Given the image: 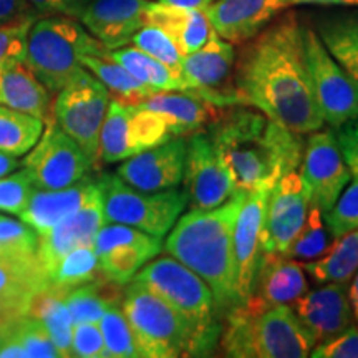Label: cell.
<instances>
[{
	"instance_id": "cell-43",
	"label": "cell",
	"mask_w": 358,
	"mask_h": 358,
	"mask_svg": "<svg viewBox=\"0 0 358 358\" xmlns=\"http://www.w3.org/2000/svg\"><path fill=\"white\" fill-rule=\"evenodd\" d=\"M38 234L20 219L0 217V256L32 257L37 254Z\"/></svg>"
},
{
	"instance_id": "cell-53",
	"label": "cell",
	"mask_w": 358,
	"mask_h": 358,
	"mask_svg": "<svg viewBox=\"0 0 358 358\" xmlns=\"http://www.w3.org/2000/svg\"><path fill=\"white\" fill-rule=\"evenodd\" d=\"M158 2L168 3L174 7H185V8H196V10H204L209 7L214 0H158Z\"/></svg>"
},
{
	"instance_id": "cell-39",
	"label": "cell",
	"mask_w": 358,
	"mask_h": 358,
	"mask_svg": "<svg viewBox=\"0 0 358 358\" xmlns=\"http://www.w3.org/2000/svg\"><path fill=\"white\" fill-rule=\"evenodd\" d=\"M105 342V353L110 358H134L140 357L133 330L128 324L127 315L120 303H113L106 308L98 322Z\"/></svg>"
},
{
	"instance_id": "cell-9",
	"label": "cell",
	"mask_w": 358,
	"mask_h": 358,
	"mask_svg": "<svg viewBox=\"0 0 358 358\" xmlns=\"http://www.w3.org/2000/svg\"><path fill=\"white\" fill-rule=\"evenodd\" d=\"M111 96L101 82L85 69L57 93L53 120L87 155L93 169L100 163V133Z\"/></svg>"
},
{
	"instance_id": "cell-10",
	"label": "cell",
	"mask_w": 358,
	"mask_h": 358,
	"mask_svg": "<svg viewBox=\"0 0 358 358\" xmlns=\"http://www.w3.org/2000/svg\"><path fill=\"white\" fill-rule=\"evenodd\" d=\"M313 95L324 123L332 128L358 120V82L330 55L313 27L302 24Z\"/></svg>"
},
{
	"instance_id": "cell-55",
	"label": "cell",
	"mask_w": 358,
	"mask_h": 358,
	"mask_svg": "<svg viewBox=\"0 0 358 358\" xmlns=\"http://www.w3.org/2000/svg\"><path fill=\"white\" fill-rule=\"evenodd\" d=\"M348 299H350L353 319H355V324L358 325V271L352 277L350 284H348Z\"/></svg>"
},
{
	"instance_id": "cell-28",
	"label": "cell",
	"mask_w": 358,
	"mask_h": 358,
	"mask_svg": "<svg viewBox=\"0 0 358 358\" xmlns=\"http://www.w3.org/2000/svg\"><path fill=\"white\" fill-rule=\"evenodd\" d=\"M108 55L118 62L120 65H123L134 78L140 80L150 90H153L155 93L181 92L187 93V95L203 98L199 90L191 82H187L182 77V73L171 70L168 65L161 64L159 60L148 55V53L136 48L134 45L133 47L124 45V47L115 48V50L108 52Z\"/></svg>"
},
{
	"instance_id": "cell-50",
	"label": "cell",
	"mask_w": 358,
	"mask_h": 358,
	"mask_svg": "<svg viewBox=\"0 0 358 358\" xmlns=\"http://www.w3.org/2000/svg\"><path fill=\"white\" fill-rule=\"evenodd\" d=\"M337 143L343 161L350 169L352 178H358V120L348 122L337 128Z\"/></svg>"
},
{
	"instance_id": "cell-24",
	"label": "cell",
	"mask_w": 358,
	"mask_h": 358,
	"mask_svg": "<svg viewBox=\"0 0 358 358\" xmlns=\"http://www.w3.org/2000/svg\"><path fill=\"white\" fill-rule=\"evenodd\" d=\"M47 287V275L37 254L32 257L0 256V312L12 317L27 315L34 295Z\"/></svg>"
},
{
	"instance_id": "cell-40",
	"label": "cell",
	"mask_w": 358,
	"mask_h": 358,
	"mask_svg": "<svg viewBox=\"0 0 358 358\" xmlns=\"http://www.w3.org/2000/svg\"><path fill=\"white\" fill-rule=\"evenodd\" d=\"M128 134L133 155L151 150L174 138L166 122L158 113L138 106H129Z\"/></svg>"
},
{
	"instance_id": "cell-27",
	"label": "cell",
	"mask_w": 358,
	"mask_h": 358,
	"mask_svg": "<svg viewBox=\"0 0 358 358\" xmlns=\"http://www.w3.org/2000/svg\"><path fill=\"white\" fill-rule=\"evenodd\" d=\"M0 105L32 115L45 124L53 122L50 92L25 64L0 70Z\"/></svg>"
},
{
	"instance_id": "cell-22",
	"label": "cell",
	"mask_w": 358,
	"mask_h": 358,
	"mask_svg": "<svg viewBox=\"0 0 358 358\" xmlns=\"http://www.w3.org/2000/svg\"><path fill=\"white\" fill-rule=\"evenodd\" d=\"M96 186L98 178L90 174L77 185L62 187V189H37L35 187L29 204L19 214V217L29 224L38 236H45L58 222L77 213Z\"/></svg>"
},
{
	"instance_id": "cell-25",
	"label": "cell",
	"mask_w": 358,
	"mask_h": 358,
	"mask_svg": "<svg viewBox=\"0 0 358 358\" xmlns=\"http://www.w3.org/2000/svg\"><path fill=\"white\" fill-rule=\"evenodd\" d=\"M308 290L302 264L284 254L264 252L259 259L254 292L264 302L290 303Z\"/></svg>"
},
{
	"instance_id": "cell-23",
	"label": "cell",
	"mask_w": 358,
	"mask_h": 358,
	"mask_svg": "<svg viewBox=\"0 0 358 358\" xmlns=\"http://www.w3.org/2000/svg\"><path fill=\"white\" fill-rule=\"evenodd\" d=\"M136 106L158 113L166 122L173 136L181 138L208 128L219 108L203 98L181 92L153 93Z\"/></svg>"
},
{
	"instance_id": "cell-5",
	"label": "cell",
	"mask_w": 358,
	"mask_h": 358,
	"mask_svg": "<svg viewBox=\"0 0 358 358\" xmlns=\"http://www.w3.org/2000/svg\"><path fill=\"white\" fill-rule=\"evenodd\" d=\"M108 48L82 22L48 15L34 22L27 37L25 65L50 93H58L85 70V55H105Z\"/></svg>"
},
{
	"instance_id": "cell-35",
	"label": "cell",
	"mask_w": 358,
	"mask_h": 358,
	"mask_svg": "<svg viewBox=\"0 0 358 358\" xmlns=\"http://www.w3.org/2000/svg\"><path fill=\"white\" fill-rule=\"evenodd\" d=\"M45 123L24 111L0 105V151L20 158L42 136Z\"/></svg>"
},
{
	"instance_id": "cell-29",
	"label": "cell",
	"mask_w": 358,
	"mask_h": 358,
	"mask_svg": "<svg viewBox=\"0 0 358 358\" xmlns=\"http://www.w3.org/2000/svg\"><path fill=\"white\" fill-rule=\"evenodd\" d=\"M313 29L330 55L358 82V10L319 15Z\"/></svg>"
},
{
	"instance_id": "cell-8",
	"label": "cell",
	"mask_w": 358,
	"mask_h": 358,
	"mask_svg": "<svg viewBox=\"0 0 358 358\" xmlns=\"http://www.w3.org/2000/svg\"><path fill=\"white\" fill-rule=\"evenodd\" d=\"M98 185L101 187L106 222L131 226L161 239L173 229L189 203L185 189L173 187L145 192L134 189L116 174H101L98 176Z\"/></svg>"
},
{
	"instance_id": "cell-49",
	"label": "cell",
	"mask_w": 358,
	"mask_h": 358,
	"mask_svg": "<svg viewBox=\"0 0 358 358\" xmlns=\"http://www.w3.org/2000/svg\"><path fill=\"white\" fill-rule=\"evenodd\" d=\"M27 2L38 17L64 15L78 20L92 0H27Z\"/></svg>"
},
{
	"instance_id": "cell-42",
	"label": "cell",
	"mask_w": 358,
	"mask_h": 358,
	"mask_svg": "<svg viewBox=\"0 0 358 358\" xmlns=\"http://www.w3.org/2000/svg\"><path fill=\"white\" fill-rule=\"evenodd\" d=\"M10 332L24 347L27 358H60V352L50 338L48 330L35 317H17Z\"/></svg>"
},
{
	"instance_id": "cell-4",
	"label": "cell",
	"mask_w": 358,
	"mask_h": 358,
	"mask_svg": "<svg viewBox=\"0 0 358 358\" xmlns=\"http://www.w3.org/2000/svg\"><path fill=\"white\" fill-rule=\"evenodd\" d=\"M219 347L234 358H306L317 345L289 303L264 302L257 295L224 315Z\"/></svg>"
},
{
	"instance_id": "cell-26",
	"label": "cell",
	"mask_w": 358,
	"mask_h": 358,
	"mask_svg": "<svg viewBox=\"0 0 358 358\" xmlns=\"http://www.w3.org/2000/svg\"><path fill=\"white\" fill-rule=\"evenodd\" d=\"M145 19L146 24L163 29L173 38L182 55L203 47L214 32L204 10L168 6L158 0L156 2L150 0Z\"/></svg>"
},
{
	"instance_id": "cell-37",
	"label": "cell",
	"mask_w": 358,
	"mask_h": 358,
	"mask_svg": "<svg viewBox=\"0 0 358 358\" xmlns=\"http://www.w3.org/2000/svg\"><path fill=\"white\" fill-rule=\"evenodd\" d=\"M128 123L129 106L111 100L100 133L101 164H115L133 156L129 146Z\"/></svg>"
},
{
	"instance_id": "cell-58",
	"label": "cell",
	"mask_w": 358,
	"mask_h": 358,
	"mask_svg": "<svg viewBox=\"0 0 358 358\" xmlns=\"http://www.w3.org/2000/svg\"><path fill=\"white\" fill-rule=\"evenodd\" d=\"M0 217H2V216H0Z\"/></svg>"
},
{
	"instance_id": "cell-12",
	"label": "cell",
	"mask_w": 358,
	"mask_h": 358,
	"mask_svg": "<svg viewBox=\"0 0 358 358\" xmlns=\"http://www.w3.org/2000/svg\"><path fill=\"white\" fill-rule=\"evenodd\" d=\"M299 174L312 208L322 213L329 211L352 179L332 129L320 128L310 133L303 148Z\"/></svg>"
},
{
	"instance_id": "cell-2",
	"label": "cell",
	"mask_w": 358,
	"mask_h": 358,
	"mask_svg": "<svg viewBox=\"0 0 358 358\" xmlns=\"http://www.w3.org/2000/svg\"><path fill=\"white\" fill-rule=\"evenodd\" d=\"M208 134L239 191L274 186L301 166L303 134L282 127L249 105L219 106Z\"/></svg>"
},
{
	"instance_id": "cell-38",
	"label": "cell",
	"mask_w": 358,
	"mask_h": 358,
	"mask_svg": "<svg viewBox=\"0 0 358 358\" xmlns=\"http://www.w3.org/2000/svg\"><path fill=\"white\" fill-rule=\"evenodd\" d=\"M334 241L335 237L330 234L329 227L324 221V213L310 206L301 231L294 237L284 256L299 262L315 261L330 249Z\"/></svg>"
},
{
	"instance_id": "cell-11",
	"label": "cell",
	"mask_w": 358,
	"mask_h": 358,
	"mask_svg": "<svg viewBox=\"0 0 358 358\" xmlns=\"http://www.w3.org/2000/svg\"><path fill=\"white\" fill-rule=\"evenodd\" d=\"M22 166L37 189L69 187L95 171L82 148L58 127L55 120L45 124L42 136L27 153Z\"/></svg>"
},
{
	"instance_id": "cell-57",
	"label": "cell",
	"mask_w": 358,
	"mask_h": 358,
	"mask_svg": "<svg viewBox=\"0 0 358 358\" xmlns=\"http://www.w3.org/2000/svg\"><path fill=\"white\" fill-rule=\"evenodd\" d=\"M17 317H12V315H7V313H2L0 312V342H2V338L6 337V335L10 332L13 322H15Z\"/></svg>"
},
{
	"instance_id": "cell-54",
	"label": "cell",
	"mask_w": 358,
	"mask_h": 358,
	"mask_svg": "<svg viewBox=\"0 0 358 358\" xmlns=\"http://www.w3.org/2000/svg\"><path fill=\"white\" fill-rule=\"evenodd\" d=\"M289 7L313 3V6H355V0H287Z\"/></svg>"
},
{
	"instance_id": "cell-18",
	"label": "cell",
	"mask_w": 358,
	"mask_h": 358,
	"mask_svg": "<svg viewBox=\"0 0 358 358\" xmlns=\"http://www.w3.org/2000/svg\"><path fill=\"white\" fill-rule=\"evenodd\" d=\"M272 186L262 185L245 191L243 204L237 213L234 236V264L237 292L241 302L248 301L254 292L259 259H261V232L266 214V204Z\"/></svg>"
},
{
	"instance_id": "cell-1",
	"label": "cell",
	"mask_w": 358,
	"mask_h": 358,
	"mask_svg": "<svg viewBox=\"0 0 358 358\" xmlns=\"http://www.w3.org/2000/svg\"><path fill=\"white\" fill-rule=\"evenodd\" d=\"M232 85L243 105L295 133L308 134L325 124L313 95L302 24L294 12L272 20L243 43Z\"/></svg>"
},
{
	"instance_id": "cell-48",
	"label": "cell",
	"mask_w": 358,
	"mask_h": 358,
	"mask_svg": "<svg viewBox=\"0 0 358 358\" xmlns=\"http://www.w3.org/2000/svg\"><path fill=\"white\" fill-rule=\"evenodd\" d=\"M313 358H358V325L348 327L337 337L317 343L312 348Z\"/></svg>"
},
{
	"instance_id": "cell-46",
	"label": "cell",
	"mask_w": 358,
	"mask_h": 358,
	"mask_svg": "<svg viewBox=\"0 0 358 358\" xmlns=\"http://www.w3.org/2000/svg\"><path fill=\"white\" fill-rule=\"evenodd\" d=\"M35 186L25 169L0 178V211L19 214L29 204Z\"/></svg>"
},
{
	"instance_id": "cell-34",
	"label": "cell",
	"mask_w": 358,
	"mask_h": 358,
	"mask_svg": "<svg viewBox=\"0 0 358 358\" xmlns=\"http://www.w3.org/2000/svg\"><path fill=\"white\" fill-rule=\"evenodd\" d=\"M163 249V243L158 244H122L115 245L98 256L101 275L116 282L120 285H127L136 272L158 256Z\"/></svg>"
},
{
	"instance_id": "cell-33",
	"label": "cell",
	"mask_w": 358,
	"mask_h": 358,
	"mask_svg": "<svg viewBox=\"0 0 358 358\" xmlns=\"http://www.w3.org/2000/svg\"><path fill=\"white\" fill-rule=\"evenodd\" d=\"M122 285L100 274L92 282L70 290L65 295V303L73 324H83V322L98 324L106 308L113 303H122Z\"/></svg>"
},
{
	"instance_id": "cell-20",
	"label": "cell",
	"mask_w": 358,
	"mask_h": 358,
	"mask_svg": "<svg viewBox=\"0 0 358 358\" xmlns=\"http://www.w3.org/2000/svg\"><path fill=\"white\" fill-rule=\"evenodd\" d=\"M287 7V0H214L204 13L219 37L232 45H243L261 34Z\"/></svg>"
},
{
	"instance_id": "cell-6",
	"label": "cell",
	"mask_w": 358,
	"mask_h": 358,
	"mask_svg": "<svg viewBox=\"0 0 358 358\" xmlns=\"http://www.w3.org/2000/svg\"><path fill=\"white\" fill-rule=\"evenodd\" d=\"M133 280L155 292L189 322L199 357H208L216 350L222 325L219 324L211 289L198 274L174 257L164 256L146 262Z\"/></svg>"
},
{
	"instance_id": "cell-56",
	"label": "cell",
	"mask_w": 358,
	"mask_h": 358,
	"mask_svg": "<svg viewBox=\"0 0 358 358\" xmlns=\"http://www.w3.org/2000/svg\"><path fill=\"white\" fill-rule=\"evenodd\" d=\"M17 168H19V161H17L15 156H10L3 153V151H0V178L13 173Z\"/></svg>"
},
{
	"instance_id": "cell-30",
	"label": "cell",
	"mask_w": 358,
	"mask_h": 358,
	"mask_svg": "<svg viewBox=\"0 0 358 358\" xmlns=\"http://www.w3.org/2000/svg\"><path fill=\"white\" fill-rule=\"evenodd\" d=\"M108 52L105 55H85L82 65L108 90L111 100L127 106H136L153 95V90L134 78L123 65L108 55Z\"/></svg>"
},
{
	"instance_id": "cell-15",
	"label": "cell",
	"mask_w": 358,
	"mask_h": 358,
	"mask_svg": "<svg viewBox=\"0 0 358 358\" xmlns=\"http://www.w3.org/2000/svg\"><path fill=\"white\" fill-rule=\"evenodd\" d=\"M308 194L301 174L292 171L282 176L268 192L261 232V254H285L306 221Z\"/></svg>"
},
{
	"instance_id": "cell-21",
	"label": "cell",
	"mask_w": 358,
	"mask_h": 358,
	"mask_svg": "<svg viewBox=\"0 0 358 358\" xmlns=\"http://www.w3.org/2000/svg\"><path fill=\"white\" fill-rule=\"evenodd\" d=\"M150 0H92L80 22L108 50L131 43L133 35L146 24Z\"/></svg>"
},
{
	"instance_id": "cell-17",
	"label": "cell",
	"mask_w": 358,
	"mask_h": 358,
	"mask_svg": "<svg viewBox=\"0 0 358 358\" xmlns=\"http://www.w3.org/2000/svg\"><path fill=\"white\" fill-rule=\"evenodd\" d=\"M105 222L103 194L101 187L98 185L77 213L58 222L45 236H38L37 257L45 275H47V280L50 272L66 254L73 249L83 248V245H93L98 231Z\"/></svg>"
},
{
	"instance_id": "cell-52",
	"label": "cell",
	"mask_w": 358,
	"mask_h": 358,
	"mask_svg": "<svg viewBox=\"0 0 358 358\" xmlns=\"http://www.w3.org/2000/svg\"><path fill=\"white\" fill-rule=\"evenodd\" d=\"M12 330V329H10ZM27 353L20 342L8 332L0 342V358H25Z\"/></svg>"
},
{
	"instance_id": "cell-41",
	"label": "cell",
	"mask_w": 358,
	"mask_h": 358,
	"mask_svg": "<svg viewBox=\"0 0 358 358\" xmlns=\"http://www.w3.org/2000/svg\"><path fill=\"white\" fill-rule=\"evenodd\" d=\"M131 43L136 48H140L148 55H151L161 64L168 65L169 69L181 73V64H182V53L179 52L176 43L173 38L164 32L159 27L146 24L143 25L136 34L133 35Z\"/></svg>"
},
{
	"instance_id": "cell-3",
	"label": "cell",
	"mask_w": 358,
	"mask_h": 358,
	"mask_svg": "<svg viewBox=\"0 0 358 358\" xmlns=\"http://www.w3.org/2000/svg\"><path fill=\"white\" fill-rule=\"evenodd\" d=\"M245 191L214 209H192L178 217L164 250L209 285L219 317L241 303L234 264V226Z\"/></svg>"
},
{
	"instance_id": "cell-19",
	"label": "cell",
	"mask_w": 358,
	"mask_h": 358,
	"mask_svg": "<svg viewBox=\"0 0 358 358\" xmlns=\"http://www.w3.org/2000/svg\"><path fill=\"white\" fill-rule=\"evenodd\" d=\"M317 343L325 342L355 325L347 282H327L289 303Z\"/></svg>"
},
{
	"instance_id": "cell-51",
	"label": "cell",
	"mask_w": 358,
	"mask_h": 358,
	"mask_svg": "<svg viewBox=\"0 0 358 358\" xmlns=\"http://www.w3.org/2000/svg\"><path fill=\"white\" fill-rule=\"evenodd\" d=\"M35 15L27 0H0V25L10 24V22L25 19V17Z\"/></svg>"
},
{
	"instance_id": "cell-16",
	"label": "cell",
	"mask_w": 358,
	"mask_h": 358,
	"mask_svg": "<svg viewBox=\"0 0 358 358\" xmlns=\"http://www.w3.org/2000/svg\"><path fill=\"white\" fill-rule=\"evenodd\" d=\"M186 153V138L174 136L163 145L129 156L116 169V176L145 192L173 189L185 178Z\"/></svg>"
},
{
	"instance_id": "cell-7",
	"label": "cell",
	"mask_w": 358,
	"mask_h": 358,
	"mask_svg": "<svg viewBox=\"0 0 358 358\" xmlns=\"http://www.w3.org/2000/svg\"><path fill=\"white\" fill-rule=\"evenodd\" d=\"M122 308L133 330L140 357H199L189 322L140 282H128Z\"/></svg>"
},
{
	"instance_id": "cell-31",
	"label": "cell",
	"mask_w": 358,
	"mask_h": 358,
	"mask_svg": "<svg viewBox=\"0 0 358 358\" xmlns=\"http://www.w3.org/2000/svg\"><path fill=\"white\" fill-rule=\"evenodd\" d=\"M27 315L42 322L60 357H71V334L75 324L65 303V294L52 287L40 290L29 302Z\"/></svg>"
},
{
	"instance_id": "cell-45",
	"label": "cell",
	"mask_w": 358,
	"mask_h": 358,
	"mask_svg": "<svg viewBox=\"0 0 358 358\" xmlns=\"http://www.w3.org/2000/svg\"><path fill=\"white\" fill-rule=\"evenodd\" d=\"M37 19L38 17L30 15L0 25V70L25 64L27 37H29L30 27Z\"/></svg>"
},
{
	"instance_id": "cell-32",
	"label": "cell",
	"mask_w": 358,
	"mask_h": 358,
	"mask_svg": "<svg viewBox=\"0 0 358 358\" xmlns=\"http://www.w3.org/2000/svg\"><path fill=\"white\" fill-rule=\"evenodd\" d=\"M303 271L319 284L350 282L358 271V229L337 237L324 256L301 262Z\"/></svg>"
},
{
	"instance_id": "cell-36",
	"label": "cell",
	"mask_w": 358,
	"mask_h": 358,
	"mask_svg": "<svg viewBox=\"0 0 358 358\" xmlns=\"http://www.w3.org/2000/svg\"><path fill=\"white\" fill-rule=\"evenodd\" d=\"M100 274L95 248L83 245L71 250L57 264V267L48 275V287L66 295L70 290L96 279Z\"/></svg>"
},
{
	"instance_id": "cell-14",
	"label": "cell",
	"mask_w": 358,
	"mask_h": 358,
	"mask_svg": "<svg viewBox=\"0 0 358 358\" xmlns=\"http://www.w3.org/2000/svg\"><path fill=\"white\" fill-rule=\"evenodd\" d=\"M234 65V45L213 32L203 47L182 57L181 73L199 90L203 100L216 106L243 105L231 83Z\"/></svg>"
},
{
	"instance_id": "cell-13",
	"label": "cell",
	"mask_w": 358,
	"mask_h": 358,
	"mask_svg": "<svg viewBox=\"0 0 358 358\" xmlns=\"http://www.w3.org/2000/svg\"><path fill=\"white\" fill-rule=\"evenodd\" d=\"M186 168L182 181L192 209L206 211L229 201L239 189L208 131L186 136Z\"/></svg>"
},
{
	"instance_id": "cell-47",
	"label": "cell",
	"mask_w": 358,
	"mask_h": 358,
	"mask_svg": "<svg viewBox=\"0 0 358 358\" xmlns=\"http://www.w3.org/2000/svg\"><path fill=\"white\" fill-rule=\"evenodd\" d=\"M71 357L106 358L105 342L100 325L95 322H83L73 325L71 334Z\"/></svg>"
},
{
	"instance_id": "cell-44",
	"label": "cell",
	"mask_w": 358,
	"mask_h": 358,
	"mask_svg": "<svg viewBox=\"0 0 358 358\" xmlns=\"http://www.w3.org/2000/svg\"><path fill=\"white\" fill-rule=\"evenodd\" d=\"M324 221L335 239L358 229V178L350 179L335 204L324 213Z\"/></svg>"
}]
</instances>
